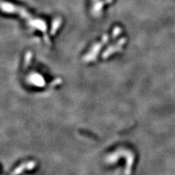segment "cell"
Returning a JSON list of instances; mask_svg holds the SVG:
<instances>
[{
  "label": "cell",
  "instance_id": "obj_1",
  "mask_svg": "<svg viewBox=\"0 0 175 175\" xmlns=\"http://www.w3.org/2000/svg\"><path fill=\"white\" fill-rule=\"evenodd\" d=\"M0 10L4 12H7V13L19 15L23 19H24L28 23V24L30 26L43 32L45 36L47 37V38L48 39V36L46 35V23L44 21L43 19L34 17L25 8L21 7V6L16 5L13 3H10L9 1L0 0Z\"/></svg>",
  "mask_w": 175,
  "mask_h": 175
},
{
  "label": "cell",
  "instance_id": "obj_2",
  "mask_svg": "<svg viewBox=\"0 0 175 175\" xmlns=\"http://www.w3.org/2000/svg\"><path fill=\"white\" fill-rule=\"evenodd\" d=\"M108 40H109V37H108L107 35H104L103 37H102V40L101 43H96L94 46L92 48V49L90 50V52L85 56V60L86 61H93L95 59L96 57L98 55L99 52L100 50H101L102 45H104L107 43Z\"/></svg>",
  "mask_w": 175,
  "mask_h": 175
},
{
  "label": "cell",
  "instance_id": "obj_3",
  "mask_svg": "<svg viewBox=\"0 0 175 175\" xmlns=\"http://www.w3.org/2000/svg\"><path fill=\"white\" fill-rule=\"evenodd\" d=\"M126 38L121 39V40H120L116 44H115V45H112V46H110V48H108L107 49L104 51V53H103L102 57L104 58V59H106V58H107L109 56H111L112 54H113L115 52L121 51V50L122 49L123 45L126 43Z\"/></svg>",
  "mask_w": 175,
  "mask_h": 175
},
{
  "label": "cell",
  "instance_id": "obj_4",
  "mask_svg": "<svg viewBox=\"0 0 175 175\" xmlns=\"http://www.w3.org/2000/svg\"><path fill=\"white\" fill-rule=\"evenodd\" d=\"M36 162L31 160V161L26 162V163H24L21 164L20 166H18L14 169L11 175H18L21 173H22L24 170H32L36 166Z\"/></svg>",
  "mask_w": 175,
  "mask_h": 175
},
{
  "label": "cell",
  "instance_id": "obj_5",
  "mask_svg": "<svg viewBox=\"0 0 175 175\" xmlns=\"http://www.w3.org/2000/svg\"><path fill=\"white\" fill-rule=\"evenodd\" d=\"M32 82H35L37 85H44L43 78L39 74H34L32 77Z\"/></svg>",
  "mask_w": 175,
  "mask_h": 175
},
{
  "label": "cell",
  "instance_id": "obj_6",
  "mask_svg": "<svg viewBox=\"0 0 175 175\" xmlns=\"http://www.w3.org/2000/svg\"><path fill=\"white\" fill-rule=\"evenodd\" d=\"M121 32V29L119 27H116L115 29L113 30L112 32V38H115L116 37H118L119 35V34Z\"/></svg>",
  "mask_w": 175,
  "mask_h": 175
},
{
  "label": "cell",
  "instance_id": "obj_7",
  "mask_svg": "<svg viewBox=\"0 0 175 175\" xmlns=\"http://www.w3.org/2000/svg\"><path fill=\"white\" fill-rule=\"evenodd\" d=\"M61 83V79H56V80L53 81L51 83V85H58V84Z\"/></svg>",
  "mask_w": 175,
  "mask_h": 175
}]
</instances>
